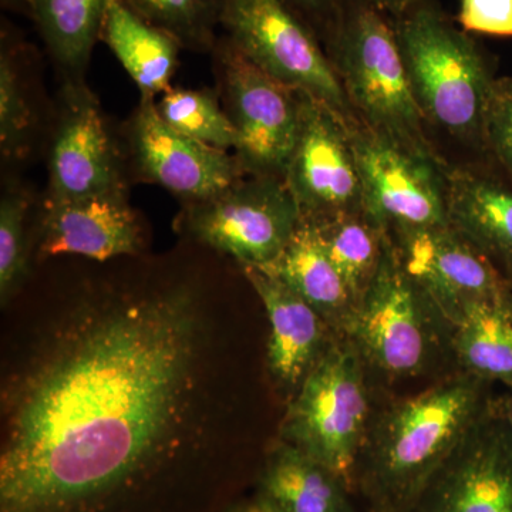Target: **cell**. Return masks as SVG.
I'll return each instance as SVG.
<instances>
[{"label": "cell", "mask_w": 512, "mask_h": 512, "mask_svg": "<svg viewBox=\"0 0 512 512\" xmlns=\"http://www.w3.org/2000/svg\"><path fill=\"white\" fill-rule=\"evenodd\" d=\"M3 362L0 512H225L227 343L191 282L83 286Z\"/></svg>", "instance_id": "cell-1"}, {"label": "cell", "mask_w": 512, "mask_h": 512, "mask_svg": "<svg viewBox=\"0 0 512 512\" xmlns=\"http://www.w3.org/2000/svg\"><path fill=\"white\" fill-rule=\"evenodd\" d=\"M494 400V384L456 370L376 406L352 477L366 512H407Z\"/></svg>", "instance_id": "cell-2"}, {"label": "cell", "mask_w": 512, "mask_h": 512, "mask_svg": "<svg viewBox=\"0 0 512 512\" xmlns=\"http://www.w3.org/2000/svg\"><path fill=\"white\" fill-rule=\"evenodd\" d=\"M393 25L414 100L441 156L448 143L466 153L464 164L490 161L484 117L498 79L495 57L458 28L439 0H416Z\"/></svg>", "instance_id": "cell-3"}, {"label": "cell", "mask_w": 512, "mask_h": 512, "mask_svg": "<svg viewBox=\"0 0 512 512\" xmlns=\"http://www.w3.org/2000/svg\"><path fill=\"white\" fill-rule=\"evenodd\" d=\"M320 42L360 124L417 156L450 165L414 100L390 16L366 0H343Z\"/></svg>", "instance_id": "cell-4"}, {"label": "cell", "mask_w": 512, "mask_h": 512, "mask_svg": "<svg viewBox=\"0 0 512 512\" xmlns=\"http://www.w3.org/2000/svg\"><path fill=\"white\" fill-rule=\"evenodd\" d=\"M342 336L355 346L375 383L456 372L451 323L404 271L387 235L379 268Z\"/></svg>", "instance_id": "cell-5"}, {"label": "cell", "mask_w": 512, "mask_h": 512, "mask_svg": "<svg viewBox=\"0 0 512 512\" xmlns=\"http://www.w3.org/2000/svg\"><path fill=\"white\" fill-rule=\"evenodd\" d=\"M375 384L355 346L338 336L286 403L278 440L330 468L352 488L376 410Z\"/></svg>", "instance_id": "cell-6"}, {"label": "cell", "mask_w": 512, "mask_h": 512, "mask_svg": "<svg viewBox=\"0 0 512 512\" xmlns=\"http://www.w3.org/2000/svg\"><path fill=\"white\" fill-rule=\"evenodd\" d=\"M221 28L249 62L298 92L311 94L346 123L357 119L325 47L285 0H222Z\"/></svg>", "instance_id": "cell-7"}, {"label": "cell", "mask_w": 512, "mask_h": 512, "mask_svg": "<svg viewBox=\"0 0 512 512\" xmlns=\"http://www.w3.org/2000/svg\"><path fill=\"white\" fill-rule=\"evenodd\" d=\"M301 220L284 178L247 175L214 197L185 204L180 227L241 268L265 269L282 254Z\"/></svg>", "instance_id": "cell-8"}, {"label": "cell", "mask_w": 512, "mask_h": 512, "mask_svg": "<svg viewBox=\"0 0 512 512\" xmlns=\"http://www.w3.org/2000/svg\"><path fill=\"white\" fill-rule=\"evenodd\" d=\"M211 53L221 99L237 131L234 156L242 171L249 177L285 180L301 120L298 90L262 72L225 35Z\"/></svg>", "instance_id": "cell-9"}, {"label": "cell", "mask_w": 512, "mask_h": 512, "mask_svg": "<svg viewBox=\"0 0 512 512\" xmlns=\"http://www.w3.org/2000/svg\"><path fill=\"white\" fill-rule=\"evenodd\" d=\"M359 168L363 211L384 234L448 224L450 165L417 156L359 121L349 126Z\"/></svg>", "instance_id": "cell-10"}, {"label": "cell", "mask_w": 512, "mask_h": 512, "mask_svg": "<svg viewBox=\"0 0 512 512\" xmlns=\"http://www.w3.org/2000/svg\"><path fill=\"white\" fill-rule=\"evenodd\" d=\"M407 512H512V423L505 397H495Z\"/></svg>", "instance_id": "cell-11"}, {"label": "cell", "mask_w": 512, "mask_h": 512, "mask_svg": "<svg viewBox=\"0 0 512 512\" xmlns=\"http://www.w3.org/2000/svg\"><path fill=\"white\" fill-rule=\"evenodd\" d=\"M298 94L301 120L285 183L302 217L319 220L363 211L362 181L349 124L311 94Z\"/></svg>", "instance_id": "cell-12"}, {"label": "cell", "mask_w": 512, "mask_h": 512, "mask_svg": "<svg viewBox=\"0 0 512 512\" xmlns=\"http://www.w3.org/2000/svg\"><path fill=\"white\" fill-rule=\"evenodd\" d=\"M386 235L404 271L448 322L470 303L512 298L510 282L450 225L394 229Z\"/></svg>", "instance_id": "cell-13"}, {"label": "cell", "mask_w": 512, "mask_h": 512, "mask_svg": "<svg viewBox=\"0 0 512 512\" xmlns=\"http://www.w3.org/2000/svg\"><path fill=\"white\" fill-rule=\"evenodd\" d=\"M128 141L141 177L185 204L214 197L247 177L234 154L168 126L153 99L140 100L128 124Z\"/></svg>", "instance_id": "cell-14"}, {"label": "cell", "mask_w": 512, "mask_h": 512, "mask_svg": "<svg viewBox=\"0 0 512 512\" xmlns=\"http://www.w3.org/2000/svg\"><path fill=\"white\" fill-rule=\"evenodd\" d=\"M126 190L119 150L99 101L84 82L66 80L49 157L47 202Z\"/></svg>", "instance_id": "cell-15"}, {"label": "cell", "mask_w": 512, "mask_h": 512, "mask_svg": "<svg viewBox=\"0 0 512 512\" xmlns=\"http://www.w3.org/2000/svg\"><path fill=\"white\" fill-rule=\"evenodd\" d=\"M269 322L266 369L286 403L325 356L338 333L298 293L269 272L242 268Z\"/></svg>", "instance_id": "cell-16"}, {"label": "cell", "mask_w": 512, "mask_h": 512, "mask_svg": "<svg viewBox=\"0 0 512 512\" xmlns=\"http://www.w3.org/2000/svg\"><path fill=\"white\" fill-rule=\"evenodd\" d=\"M143 249V229L126 190L79 200L45 202L37 256L79 255L93 261L134 256Z\"/></svg>", "instance_id": "cell-17"}, {"label": "cell", "mask_w": 512, "mask_h": 512, "mask_svg": "<svg viewBox=\"0 0 512 512\" xmlns=\"http://www.w3.org/2000/svg\"><path fill=\"white\" fill-rule=\"evenodd\" d=\"M448 224L512 286V183L491 161L451 165Z\"/></svg>", "instance_id": "cell-18"}, {"label": "cell", "mask_w": 512, "mask_h": 512, "mask_svg": "<svg viewBox=\"0 0 512 512\" xmlns=\"http://www.w3.org/2000/svg\"><path fill=\"white\" fill-rule=\"evenodd\" d=\"M256 490L285 512H357L350 485L319 461L276 439L255 476Z\"/></svg>", "instance_id": "cell-19"}, {"label": "cell", "mask_w": 512, "mask_h": 512, "mask_svg": "<svg viewBox=\"0 0 512 512\" xmlns=\"http://www.w3.org/2000/svg\"><path fill=\"white\" fill-rule=\"evenodd\" d=\"M100 40L136 83L141 99L156 100L170 89L183 46L121 0H109Z\"/></svg>", "instance_id": "cell-20"}, {"label": "cell", "mask_w": 512, "mask_h": 512, "mask_svg": "<svg viewBox=\"0 0 512 512\" xmlns=\"http://www.w3.org/2000/svg\"><path fill=\"white\" fill-rule=\"evenodd\" d=\"M262 271L298 293L342 336L355 303L326 254L313 221L302 217L282 254Z\"/></svg>", "instance_id": "cell-21"}, {"label": "cell", "mask_w": 512, "mask_h": 512, "mask_svg": "<svg viewBox=\"0 0 512 512\" xmlns=\"http://www.w3.org/2000/svg\"><path fill=\"white\" fill-rule=\"evenodd\" d=\"M451 355L460 372L512 390V298L473 302L451 323Z\"/></svg>", "instance_id": "cell-22"}, {"label": "cell", "mask_w": 512, "mask_h": 512, "mask_svg": "<svg viewBox=\"0 0 512 512\" xmlns=\"http://www.w3.org/2000/svg\"><path fill=\"white\" fill-rule=\"evenodd\" d=\"M30 19L67 80L83 82L109 0H28Z\"/></svg>", "instance_id": "cell-23"}, {"label": "cell", "mask_w": 512, "mask_h": 512, "mask_svg": "<svg viewBox=\"0 0 512 512\" xmlns=\"http://www.w3.org/2000/svg\"><path fill=\"white\" fill-rule=\"evenodd\" d=\"M311 221L356 305L379 268L386 234L365 211L340 212Z\"/></svg>", "instance_id": "cell-24"}, {"label": "cell", "mask_w": 512, "mask_h": 512, "mask_svg": "<svg viewBox=\"0 0 512 512\" xmlns=\"http://www.w3.org/2000/svg\"><path fill=\"white\" fill-rule=\"evenodd\" d=\"M161 119L178 133L220 150H235L237 131L217 89L170 87L156 101Z\"/></svg>", "instance_id": "cell-25"}, {"label": "cell", "mask_w": 512, "mask_h": 512, "mask_svg": "<svg viewBox=\"0 0 512 512\" xmlns=\"http://www.w3.org/2000/svg\"><path fill=\"white\" fill-rule=\"evenodd\" d=\"M25 43L9 26H2L0 47V151L3 158L22 160L32 147L35 114L20 74Z\"/></svg>", "instance_id": "cell-26"}, {"label": "cell", "mask_w": 512, "mask_h": 512, "mask_svg": "<svg viewBox=\"0 0 512 512\" xmlns=\"http://www.w3.org/2000/svg\"><path fill=\"white\" fill-rule=\"evenodd\" d=\"M150 25L173 36L183 49L208 53L217 45L222 0H121Z\"/></svg>", "instance_id": "cell-27"}, {"label": "cell", "mask_w": 512, "mask_h": 512, "mask_svg": "<svg viewBox=\"0 0 512 512\" xmlns=\"http://www.w3.org/2000/svg\"><path fill=\"white\" fill-rule=\"evenodd\" d=\"M30 192L10 185L0 201V302L2 308L18 296L29 276L28 215Z\"/></svg>", "instance_id": "cell-28"}, {"label": "cell", "mask_w": 512, "mask_h": 512, "mask_svg": "<svg viewBox=\"0 0 512 512\" xmlns=\"http://www.w3.org/2000/svg\"><path fill=\"white\" fill-rule=\"evenodd\" d=\"M485 156L512 183V77L495 80L484 117Z\"/></svg>", "instance_id": "cell-29"}, {"label": "cell", "mask_w": 512, "mask_h": 512, "mask_svg": "<svg viewBox=\"0 0 512 512\" xmlns=\"http://www.w3.org/2000/svg\"><path fill=\"white\" fill-rule=\"evenodd\" d=\"M456 20L470 35L512 37V0H461Z\"/></svg>", "instance_id": "cell-30"}, {"label": "cell", "mask_w": 512, "mask_h": 512, "mask_svg": "<svg viewBox=\"0 0 512 512\" xmlns=\"http://www.w3.org/2000/svg\"><path fill=\"white\" fill-rule=\"evenodd\" d=\"M285 3L311 26L320 39L338 15L343 0H285Z\"/></svg>", "instance_id": "cell-31"}, {"label": "cell", "mask_w": 512, "mask_h": 512, "mask_svg": "<svg viewBox=\"0 0 512 512\" xmlns=\"http://www.w3.org/2000/svg\"><path fill=\"white\" fill-rule=\"evenodd\" d=\"M225 512H285L268 495L256 490L248 497H239Z\"/></svg>", "instance_id": "cell-32"}, {"label": "cell", "mask_w": 512, "mask_h": 512, "mask_svg": "<svg viewBox=\"0 0 512 512\" xmlns=\"http://www.w3.org/2000/svg\"><path fill=\"white\" fill-rule=\"evenodd\" d=\"M366 2L393 19L416 0H366Z\"/></svg>", "instance_id": "cell-33"}, {"label": "cell", "mask_w": 512, "mask_h": 512, "mask_svg": "<svg viewBox=\"0 0 512 512\" xmlns=\"http://www.w3.org/2000/svg\"><path fill=\"white\" fill-rule=\"evenodd\" d=\"M2 9L10 10V12L20 13L30 18V6L28 0H0Z\"/></svg>", "instance_id": "cell-34"}, {"label": "cell", "mask_w": 512, "mask_h": 512, "mask_svg": "<svg viewBox=\"0 0 512 512\" xmlns=\"http://www.w3.org/2000/svg\"><path fill=\"white\" fill-rule=\"evenodd\" d=\"M505 400H507L508 414H510V419H511V423H512V390H511L510 394H508V396L505 397Z\"/></svg>", "instance_id": "cell-35"}]
</instances>
